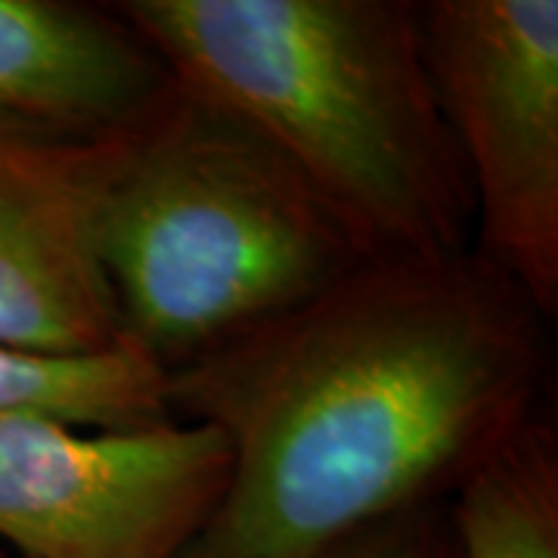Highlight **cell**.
<instances>
[{
  "label": "cell",
  "instance_id": "obj_1",
  "mask_svg": "<svg viewBox=\"0 0 558 558\" xmlns=\"http://www.w3.org/2000/svg\"><path fill=\"white\" fill-rule=\"evenodd\" d=\"M549 319L475 252L363 260L165 376L230 472L178 558H332L457 490L546 413Z\"/></svg>",
  "mask_w": 558,
  "mask_h": 558
},
{
  "label": "cell",
  "instance_id": "obj_2",
  "mask_svg": "<svg viewBox=\"0 0 558 558\" xmlns=\"http://www.w3.org/2000/svg\"><path fill=\"white\" fill-rule=\"evenodd\" d=\"M168 75L270 140L366 260L472 252L475 205L410 0H116Z\"/></svg>",
  "mask_w": 558,
  "mask_h": 558
},
{
  "label": "cell",
  "instance_id": "obj_3",
  "mask_svg": "<svg viewBox=\"0 0 558 558\" xmlns=\"http://www.w3.org/2000/svg\"><path fill=\"white\" fill-rule=\"evenodd\" d=\"M97 245L121 341L165 376L366 260L270 140L174 78L128 128Z\"/></svg>",
  "mask_w": 558,
  "mask_h": 558
},
{
  "label": "cell",
  "instance_id": "obj_4",
  "mask_svg": "<svg viewBox=\"0 0 558 558\" xmlns=\"http://www.w3.org/2000/svg\"><path fill=\"white\" fill-rule=\"evenodd\" d=\"M422 50L469 178L472 252L558 311V0H425Z\"/></svg>",
  "mask_w": 558,
  "mask_h": 558
},
{
  "label": "cell",
  "instance_id": "obj_5",
  "mask_svg": "<svg viewBox=\"0 0 558 558\" xmlns=\"http://www.w3.org/2000/svg\"><path fill=\"white\" fill-rule=\"evenodd\" d=\"M227 472L230 447L202 422L87 428L0 413V539L13 558H178Z\"/></svg>",
  "mask_w": 558,
  "mask_h": 558
},
{
  "label": "cell",
  "instance_id": "obj_6",
  "mask_svg": "<svg viewBox=\"0 0 558 558\" xmlns=\"http://www.w3.org/2000/svg\"><path fill=\"white\" fill-rule=\"evenodd\" d=\"M128 128L60 131L0 119V344L47 357L121 344L100 218Z\"/></svg>",
  "mask_w": 558,
  "mask_h": 558
},
{
  "label": "cell",
  "instance_id": "obj_7",
  "mask_svg": "<svg viewBox=\"0 0 558 558\" xmlns=\"http://www.w3.org/2000/svg\"><path fill=\"white\" fill-rule=\"evenodd\" d=\"M171 75L109 3L0 0V119L60 131H121Z\"/></svg>",
  "mask_w": 558,
  "mask_h": 558
},
{
  "label": "cell",
  "instance_id": "obj_8",
  "mask_svg": "<svg viewBox=\"0 0 558 558\" xmlns=\"http://www.w3.org/2000/svg\"><path fill=\"white\" fill-rule=\"evenodd\" d=\"M459 558H558V438L537 416L447 502Z\"/></svg>",
  "mask_w": 558,
  "mask_h": 558
},
{
  "label": "cell",
  "instance_id": "obj_9",
  "mask_svg": "<svg viewBox=\"0 0 558 558\" xmlns=\"http://www.w3.org/2000/svg\"><path fill=\"white\" fill-rule=\"evenodd\" d=\"M0 413H47L87 428H140L168 418L165 373L131 344L47 357L0 344Z\"/></svg>",
  "mask_w": 558,
  "mask_h": 558
},
{
  "label": "cell",
  "instance_id": "obj_10",
  "mask_svg": "<svg viewBox=\"0 0 558 558\" xmlns=\"http://www.w3.org/2000/svg\"><path fill=\"white\" fill-rule=\"evenodd\" d=\"M332 558H459V546L447 506H425L381 521Z\"/></svg>",
  "mask_w": 558,
  "mask_h": 558
},
{
  "label": "cell",
  "instance_id": "obj_11",
  "mask_svg": "<svg viewBox=\"0 0 558 558\" xmlns=\"http://www.w3.org/2000/svg\"><path fill=\"white\" fill-rule=\"evenodd\" d=\"M0 558H10V553H3V549H0Z\"/></svg>",
  "mask_w": 558,
  "mask_h": 558
},
{
  "label": "cell",
  "instance_id": "obj_12",
  "mask_svg": "<svg viewBox=\"0 0 558 558\" xmlns=\"http://www.w3.org/2000/svg\"><path fill=\"white\" fill-rule=\"evenodd\" d=\"M10 558H13V556H10Z\"/></svg>",
  "mask_w": 558,
  "mask_h": 558
}]
</instances>
